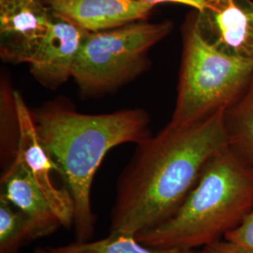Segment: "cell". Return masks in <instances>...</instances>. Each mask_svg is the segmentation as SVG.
<instances>
[{"mask_svg": "<svg viewBox=\"0 0 253 253\" xmlns=\"http://www.w3.org/2000/svg\"><path fill=\"white\" fill-rule=\"evenodd\" d=\"M224 111L190 125L169 122L136 144L116 183L110 233L138 235L172 217L208 161L229 146Z\"/></svg>", "mask_w": 253, "mask_h": 253, "instance_id": "1", "label": "cell"}, {"mask_svg": "<svg viewBox=\"0 0 253 253\" xmlns=\"http://www.w3.org/2000/svg\"><path fill=\"white\" fill-rule=\"evenodd\" d=\"M201 252L202 253H239L235 247L225 239L206 246Z\"/></svg>", "mask_w": 253, "mask_h": 253, "instance_id": "16", "label": "cell"}, {"mask_svg": "<svg viewBox=\"0 0 253 253\" xmlns=\"http://www.w3.org/2000/svg\"><path fill=\"white\" fill-rule=\"evenodd\" d=\"M15 117L18 126L17 151L33 174L39 187L51 205L61 225H74V205L69 190L57 188L52 180V171L57 167L42 144L34 117L19 92L12 94Z\"/></svg>", "mask_w": 253, "mask_h": 253, "instance_id": "8", "label": "cell"}, {"mask_svg": "<svg viewBox=\"0 0 253 253\" xmlns=\"http://www.w3.org/2000/svg\"><path fill=\"white\" fill-rule=\"evenodd\" d=\"M253 210V165L229 146L205 165L172 217L136 235L159 249L196 250L225 238Z\"/></svg>", "mask_w": 253, "mask_h": 253, "instance_id": "3", "label": "cell"}, {"mask_svg": "<svg viewBox=\"0 0 253 253\" xmlns=\"http://www.w3.org/2000/svg\"><path fill=\"white\" fill-rule=\"evenodd\" d=\"M54 253H202L197 250L159 249L138 241L135 235L126 233H110L100 240L77 241L51 248Z\"/></svg>", "mask_w": 253, "mask_h": 253, "instance_id": "14", "label": "cell"}, {"mask_svg": "<svg viewBox=\"0 0 253 253\" xmlns=\"http://www.w3.org/2000/svg\"><path fill=\"white\" fill-rule=\"evenodd\" d=\"M190 15L207 44L230 58L253 62V0H208Z\"/></svg>", "mask_w": 253, "mask_h": 253, "instance_id": "6", "label": "cell"}, {"mask_svg": "<svg viewBox=\"0 0 253 253\" xmlns=\"http://www.w3.org/2000/svg\"><path fill=\"white\" fill-rule=\"evenodd\" d=\"M1 186V194L36 224L43 237L53 234L62 226L19 154H15L14 159L2 175Z\"/></svg>", "mask_w": 253, "mask_h": 253, "instance_id": "11", "label": "cell"}, {"mask_svg": "<svg viewBox=\"0 0 253 253\" xmlns=\"http://www.w3.org/2000/svg\"><path fill=\"white\" fill-rule=\"evenodd\" d=\"M183 54L171 123L190 125L225 109L253 75V62L230 58L207 44L191 16L183 26Z\"/></svg>", "mask_w": 253, "mask_h": 253, "instance_id": "4", "label": "cell"}, {"mask_svg": "<svg viewBox=\"0 0 253 253\" xmlns=\"http://www.w3.org/2000/svg\"><path fill=\"white\" fill-rule=\"evenodd\" d=\"M139 1L145 2L153 6L162 4V3H176V4L189 6L194 9H201L207 3L208 0H139Z\"/></svg>", "mask_w": 253, "mask_h": 253, "instance_id": "17", "label": "cell"}, {"mask_svg": "<svg viewBox=\"0 0 253 253\" xmlns=\"http://www.w3.org/2000/svg\"><path fill=\"white\" fill-rule=\"evenodd\" d=\"M49 9L90 33L144 21L153 5L139 0H43Z\"/></svg>", "mask_w": 253, "mask_h": 253, "instance_id": "10", "label": "cell"}, {"mask_svg": "<svg viewBox=\"0 0 253 253\" xmlns=\"http://www.w3.org/2000/svg\"><path fill=\"white\" fill-rule=\"evenodd\" d=\"M42 237L36 224L0 194V253H19L22 247Z\"/></svg>", "mask_w": 253, "mask_h": 253, "instance_id": "13", "label": "cell"}, {"mask_svg": "<svg viewBox=\"0 0 253 253\" xmlns=\"http://www.w3.org/2000/svg\"><path fill=\"white\" fill-rule=\"evenodd\" d=\"M170 21H138L89 33L73 65L72 78L85 96L116 90L144 73L149 52L172 31Z\"/></svg>", "mask_w": 253, "mask_h": 253, "instance_id": "5", "label": "cell"}, {"mask_svg": "<svg viewBox=\"0 0 253 253\" xmlns=\"http://www.w3.org/2000/svg\"><path fill=\"white\" fill-rule=\"evenodd\" d=\"M34 120L41 142L73 197L76 239L90 240L96 224L91 206L96 172L110 150L151 135L149 115L140 108L87 115L49 105Z\"/></svg>", "mask_w": 253, "mask_h": 253, "instance_id": "2", "label": "cell"}, {"mask_svg": "<svg viewBox=\"0 0 253 253\" xmlns=\"http://www.w3.org/2000/svg\"><path fill=\"white\" fill-rule=\"evenodd\" d=\"M54 253L52 250H51V248H49V249H42V248H38L36 251H35V253Z\"/></svg>", "mask_w": 253, "mask_h": 253, "instance_id": "18", "label": "cell"}, {"mask_svg": "<svg viewBox=\"0 0 253 253\" xmlns=\"http://www.w3.org/2000/svg\"><path fill=\"white\" fill-rule=\"evenodd\" d=\"M51 14L43 0H0L2 59L29 63L49 30Z\"/></svg>", "mask_w": 253, "mask_h": 253, "instance_id": "7", "label": "cell"}, {"mask_svg": "<svg viewBox=\"0 0 253 253\" xmlns=\"http://www.w3.org/2000/svg\"><path fill=\"white\" fill-rule=\"evenodd\" d=\"M51 11L49 30L28 65L38 81L54 89L72 78L76 57L90 32Z\"/></svg>", "mask_w": 253, "mask_h": 253, "instance_id": "9", "label": "cell"}, {"mask_svg": "<svg viewBox=\"0 0 253 253\" xmlns=\"http://www.w3.org/2000/svg\"><path fill=\"white\" fill-rule=\"evenodd\" d=\"M239 253H253V210L225 238Z\"/></svg>", "mask_w": 253, "mask_h": 253, "instance_id": "15", "label": "cell"}, {"mask_svg": "<svg viewBox=\"0 0 253 253\" xmlns=\"http://www.w3.org/2000/svg\"><path fill=\"white\" fill-rule=\"evenodd\" d=\"M228 145L253 165V75L224 111Z\"/></svg>", "mask_w": 253, "mask_h": 253, "instance_id": "12", "label": "cell"}]
</instances>
